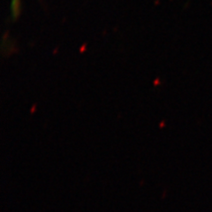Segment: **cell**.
Listing matches in <instances>:
<instances>
[{
  "label": "cell",
  "instance_id": "6da1fadb",
  "mask_svg": "<svg viewBox=\"0 0 212 212\" xmlns=\"http://www.w3.org/2000/svg\"><path fill=\"white\" fill-rule=\"evenodd\" d=\"M17 1H18V0H13V3H14V8H15V9L18 7V6H17V4H16V3H17Z\"/></svg>",
  "mask_w": 212,
  "mask_h": 212
}]
</instances>
